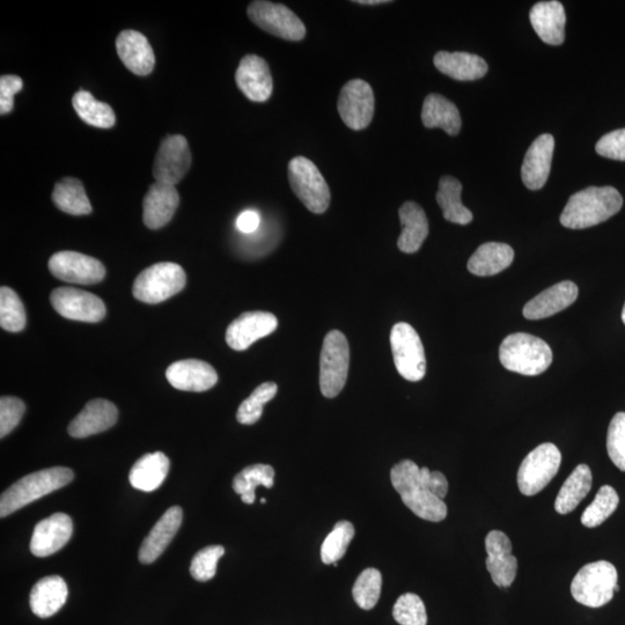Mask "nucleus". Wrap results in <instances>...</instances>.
<instances>
[{
	"label": "nucleus",
	"mask_w": 625,
	"mask_h": 625,
	"mask_svg": "<svg viewBox=\"0 0 625 625\" xmlns=\"http://www.w3.org/2000/svg\"><path fill=\"white\" fill-rule=\"evenodd\" d=\"M393 616L401 625H426L428 615L424 602L414 593H406L397 599L393 608Z\"/></svg>",
	"instance_id": "43"
},
{
	"label": "nucleus",
	"mask_w": 625,
	"mask_h": 625,
	"mask_svg": "<svg viewBox=\"0 0 625 625\" xmlns=\"http://www.w3.org/2000/svg\"><path fill=\"white\" fill-rule=\"evenodd\" d=\"M529 19L539 38L550 46H561L565 40L564 6L557 0L540 2L532 7Z\"/></svg>",
	"instance_id": "26"
},
{
	"label": "nucleus",
	"mask_w": 625,
	"mask_h": 625,
	"mask_svg": "<svg viewBox=\"0 0 625 625\" xmlns=\"http://www.w3.org/2000/svg\"><path fill=\"white\" fill-rule=\"evenodd\" d=\"M53 201L58 209L72 216H86L92 212L83 183L75 178H65L56 183Z\"/></svg>",
	"instance_id": "35"
},
{
	"label": "nucleus",
	"mask_w": 625,
	"mask_h": 625,
	"mask_svg": "<svg viewBox=\"0 0 625 625\" xmlns=\"http://www.w3.org/2000/svg\"><path fill=\"white\" fill-rule=\"evenodd\" d=\"M623 198L613 187H590L570 197L561 215L566 229L585 230L606 222L619 213Z\"/></svg>",
	"instance_id": "1"
},
{
	"label": "nucleus",
	"mask_w": 625,
	"mask_h": 625,
	"mask_svg": "<svg viewBox=\"0 0 625 625\" xmlns=\"http://www.w3.org/2000/svg\"><path fill=\"white\" fill-rule=\"evenodd\" d=\"M555 139L550 134L536 138L529 147L521 167V179L531 190H540L546 185L551 163H553Z\"/></svg>",
	"instance_id": "20"
},
{
	"label": "nucleus",
	"mask_w": 625,
	"mask_h": 625,
	"mask_svg": "<svg viewBox=\"0 0 625 625\" xmlns=\"http://www.w3.org/2000/svg\"><path fill=\"white\" fill-rule=\"evenodd\" d=\"M622 321H623V323L625 325V305L623 307V312H622Z\"/></svg>",
	"instance_id": "54"
},
{
	"label": "nucleus",
	"mask_w": 625,
	"mask_h": 625,
	"mask_svg": "<svg viewBox=\"0 0 625 625\" xmlns=\"http://www.w3.org/2000/svg\"><path fill=\"white\" fill-rule=\"evenodd\" d=\"M593 476L591 468L587 465H579L558 494L555 502V510L560 514H569L577 509L592 489Z\"/></svg>",
	"instance_id": "34"
},
{
	"label": "nucleus",
	"mask_w": 625,
	"mask_h": 625,
	"mask_svg": "<svg viewBox=\"0 0 625 625\" xmlns=\"http://www.w3.org/2000/svg\"><path fill=\"white\" fill-rule=\"evenodd\" d=\"M25 409V403L18 397L3 396L0 399V437L5 438L17 428Z\"/></svg>",
	"instance_id": "47"
},
{
	"label": "nucleus",
	"mask_w": 625,
	"mask_h": 625,
	"mask_svg": "<svg viewBox=\"0 0 625 625\" xmlns=\"http://www.w3.org/2000/svg\"><path fill=\"white\" fill-rule=\"evenodd\" d=\"M69 590L65 580L60 576H50L39 580L32 588L31 608L32 612L48 619L60 612L68 600Z\"/></svg>",
	"instance_id": "29"
},
{
	"label": "nucleus",
	"mask_w": 625,
	"mask_h": 625,
	"mask_svg": "<svg viewBox=\"0 0 625 625\" xmlns=\"http://www.w3.org/2000/svg\"><path fill=\"white\" fill-rule=\"evenodd\" d=\"M0 326L10 333H19L26 327L24 304L18 294L7 286L0 289Z\"/></svg>",
	"instance_id": "39"
},
{
	"label": "nucleus",
	"mask_w": 625,
	"mask_h": 625,
	"mask_svg": "<svg viewBox=\"0 0 625 625\" xmlns=\"http://www.w3.org/2000/svg\"><path fill=\"white\" fill-rule=\"evenodd\" d=\"M72 470L65 467H54L39 470L22 477L12 487L3 492L0 498V517L6 518L44 496L60 490L72 482Z\"/></svg>",
	"instance_id": "3"
},
{
	"label": "nucleus",
	"mask_w": 625,
	"mask_h": 625,
	"mask_svg": "<svg viewBox=\"0 0 625 625\" xmlns=\"http://www.w3.org/2000/svg\"><path fill=\"white\" fill-rule=\"evenodd\" d=\"M190 167L191 152L187 139L181 135L167 136L161 142L154 160V179L175 186L185 178Z\"/></svg>",
	"instance_id": "13"
},
{
	"label": "nucleus",
	"mask_w": 625,
	"mask_h": 625,
	"mask_svg": "<svg viewBox=\"0 0 625 625\" xmlns=\"http://www.w3.org/2000/svg\"><path fill=\"white\" fill-rule=\"evenodd\" d=\"M402 233L397 247L402 253L414 254L421 249L429 235V222L421 205L406 202L399 211Z\"/></svg>",
	"instance_id": "27"
},
{
	"label": "nucleus",
	"mask_w": 625,
	"mask_h": 625,
	"mask_svg": "<svg viewBox=\"0 0 625 625\" xmlns=\"http://www.w3.org/2000/svg\"><path fill=\"white\" fill-rule=\"evenodd\" d=\"M374 108V93L369 83L354 79L343 86L337 109L348 128L358 131L369 127Z\"/></svg>",
	"instance_id": "12"
},
{
	"label": "nucleus",
	"mask_w": 625,
	"mask_h": 625,
	"mask_svg": "<svg viewBox=\"0 0 625 625\" xmlns=\"http://www.w3.org/2000/svg\"><path fill=\"white\" fill-rule=\"evenodd\" d=\"M514 260L511 246L488 242L477 248L468 261V270L475 276L489 277L509 268Z\"/></svg>",
	"instance_id": "31"
},
{
	"label": "nucleus",
	"mask_w": 625,
	"mask_h": 625,
	"mask_svg": "<svg viewBox=\"0 0 625 625\" xmlns=\"http://www.w3.org/2000/svg\"><path fill=\"white\" fill-rule=\"evenodd\" d=\"M354 3L359 4V5L374 6V5H380V4H387L391 2H388V0H357V2H354Z\"/></svg>",
	"instance_id": "53"
},
{
	"label": "nucleus",
	"mask_w": 625,
	"mask_h": 625,
	"mask_svg": "<svg viewBox=\"0 0 625 625\" xmlns=\"http://www.w3.org/2000/svg\"><path fill=\"white\" fill-rule=\"evenodd\" d=\"M355 536V527L350 521L337 522L321 547L323 564L330 565L342 560Z\"/></svg>",
	"instance_id": "38"
},
{
	"label": "nucleus",
	"mask_w": 625,
	"mask_h": 625,
	"mask_svg": "<svg viewBox=\"0 0 625 625\" xmlns=\"http://www.w3.org/2000/svg\"><path fill=\"white\" fill-rule=\"evenodd\" d=\"M277 318L268 312H246L235 319L226 332V343L235 351L247 350L250 345L275 332Z\"/></svg>",
	"instance_id": "16"
},
{
	"label": "nucleus",
	"mask_w": 625,
	"mask_h": 625,
	"mask_svg": "<svg viewBox=\"0 0 625 625\" xmlns=\"http://www.w3.org/2000/svg\"><path fill=\"white\" fill-rule=\"evenodd\" d=\"M499 359L506 370L535 377L549 369L553 351L541 338L517 333L507 336L500 345Z\"/></svg>",
	"instance_id": "4"
},
{
	"label": "nucleus",
	"mask_w": 625,
	"mask_h": 625,
	"mask_svg": "<svg viewBox=\"0 0 625 625\" xmlns=\"http://www.w3.org/2000/svg\"><path fill=\"white\" fill-rule=\"evenodd\" d=\"M166 378L174 388L185 392H207L218 382L213 367L202 360H180L168 367Z\"/></svg>",
	"instance_id": "18"
},
{
	"label": "nucleus",
	"mask_w": 625,
	"mask_h": 625,
	"mask_svg": "<svg viewBox=\"0 0 625 625\" xmlns=\"http://www.w3.org/2000/svg\"><path fill=\"white\" fill-rule=\"evenodd\" d=\"M291 189L300 202L316 215L325 213L330 205V189L319 168L305 157H297L289 164Z\"/></svg>",
	"instance_id": "8"
},
{
	"label": "nucleus",
	"mask_w": 625,
	"mask_h": 625,
	"mask_svg": "<svg viewBox=\"0 0 625 625\" xmlns=\"http://www.w3.org/2000/svg\"><path fill=\"white\" fill-rule=\"evenodd\" d=\"M275 469L269 465H253L245 468L234 477L233 489L241 496L245 504L255 503V489L263 485L268 489L274 487Z\"/></svg>",
	"instance_id": "37"
},
{
	"label": "nucleus",
	"mask_w": 625,
	"mask_h": 625,
	"mask_svg": "<svg viewBox=\"0 0 625 625\" xmlns=\"http://www.w3.org/2000/svg\"><path fill=\"white\" fill-rule=\"evenodd\" d=\"M72 105L80 119L91 127L110 129L116 123L113 108L95 99L90 92L83 90L77 92L73 95Z\"/></svg>",
	"instance_id": "36"
},
{
	"label": "nucleus",
	"mask_w": 625,
	"mask_h": 625,
	"mask_svg": "<svg viewBox=\"0 0 625 625\" xmlns=\"http://www.w3.org/2000/svg\"><path fill=\"white\" fill-rule=\"evenodd\" d=\"M394 489L402 498L404 505L418 518L440 522L447 517V506L426 485L422 468L414 461L403 460L395 465L391 472Z\"/></svg>",
	"instance_id": "2"
},
{
	"label": "nucleus",
	"mask_w": 625,
	"mask_h": 625,
	"mask_svg": "<svg viewBox=\"0 0 625 625\" xmlns=\"http://www.w3.org/2000/svg\"><path fill=\"white\" fill-rule=\"evenodd\" d=\"M601 157L625 161V129H619L605 135L595 146Z\"/></svg>",
	"instance_id": "48"
},
{
	"label": "nucleus",
	"mask_w": 625,
	"mask_h": 625,
	"mask_svg": "<svg viewBox=\"0 0 625 625\" xmlns=\"http://www.w3.org/2000/svg\"><path fill=\"white\" fill-rule=\"evenodd\" d=\"M562 454L551 443L542 444L527 455L518 470V487L522 495L539 494L560 470Z\"/></svg>",
	"instance_id": "9"
},
{
	"label": "nucleus",
	"mask_w": 625,
	"mask_h": 625,
	"mask_svg": "<svg viewBox=\"0 0 625 625\" xmlns=\"http://www.w3.org/2000/svg\"><path fill=\"white\" fill-rule=\"evenodd\" d=\"M462 185L453 176H444L439 181L437 202L447 222L468 225L473 222V213L461 202Z\"/></svg>",
	"instance_id": "33"
},
{
	"label": "nucleus",
	"mask_w": 625,
	"mask_h": 625,
	"mask_svg": "<svg viewBox=\"0 0 625 625\" xmlns=\"http://www.w3.org/2000/svg\"><path fill=\"white\" fill-rule=\"evenodd\" d=\"M350 349L347 337L332 330L323 341L320 356V389L327 399H334L347 384Z\"/></svg>",
	"instance_id": "7"
},
{
	"label": "nucleus",
	"mask_w": 625,
	"mask_h": 625,
	"mask_svg": "<svg viewBox=\"0 0 625 625\" xmlns=\"http://www.w3.org/2000/svg\"><path fill=\"white\" fill-rule=\"evenodd\" d=\"M171 462L163 452L149 453L131 468L129 481L137 490L152 492L166 480Z\"/></svg>",
	"instance_id": "32"
},
{
	"label": "nucleus",
	"mask_w": 625,
	"mask_h": 625,
	"mask_svg": "<svg viewBox=\"0 0 625 625\" xmlns=\"http://www.w3.org/2000/svg\"><path fill=\"white\" fill-rule=\"evenodd\" d=\"M73 524L68 514L56 513L35 526L31 551L36 557H47L61 550L71 539Z\"/></svg>",
	"instance_id": "19"
},
{
	"label": "nucleus",
	"mask_w": 625,
	"mask_h": 625,
	"mask_svg": "<svg viewBox=\"0 0 625 625\" xmlns=\"http://www.w3.org/2000/svg\"><path fill=\"white\" fill-rule=\"evenodd\" d=\"M224 554L225 549L222 546H209L198 551L191 561V576L197 582H209L216 576L218 562Z\"/></svg>",
	"instance_id": "44"
},
{
	"label": "nucleus",
	"mask_w": 625,
	"mask_h": 625,
	"mask_svg": "<svg viewBox=\"0 0 625 625\" xmlns=\"http://www.w3.org/2000/svg\"><path fill=\"white\" fill-rule=\"evenodd\" d=\"M248 17L257 27L271 35L288 41L305 38L306 27L288 6L257 0L248 6Z\"/></svg>",
	"instance_id": "11"
},
{
	"label": "nucleus",
	"mask_w": 625,
	"mask_h": 625,
	"mask_svg": "<svg viewBox=\"0 0 625 625\" xmlns=\"http://www.w3.org/2000/svg\"><path fill=\"white\" fill-rule=\"evenodd\" d=\"M49 270L61 281L93 285L104 281V264L94 257L77 252H60L50 257Z\"/></svg>",
	"instance_id": "14"
},
{
	"label": "nucleus",
	"mask_w": 625,
	"mask_h": 625,
	"mask_svg": "<svg viewBox=\"0 0 625 625\" xmlns=\"http://www.w3.org/2000/svg\"><path fill=\"white\" fill-rule=\"evenodd\" d=\"M261 218L259 213L247 210L241 213L237 219L238 230L245 234H252L259 229Z\"/></svg>",
	"instance_id": "52"
},
{
	"label": "nucleus",
	"mask_w": 625,
	"mask_h": 625,
	"mask_svg": "<svg viewBox=\"0 0 625 625\" xmlns=\"http://www.w3.org/2000/svg\"><path fill=\"white\" fill-rule=\"evenodd\" d=\"M436 68L444 75L459 82H474L488 72V64L479 55L439 51L435 56Z\"/></svg>",
	"instance_id": "28"
},
{
	"label": "nucleus",
	"mask_w": 625,
	"mask_h": 625,
	"mask_svg": "<svg viewBox=\"0 0 625 625\" xmlns=\"http://www.w3.org/2000/svg\"><path fill=\"white\" fill-rule=\"evenodd\" d=\"M187 276L179 264H153L138 275L134 283V297L146 304H159L185 289Z\"/></svg>",
	"instance_id": "6"
},
{
	"label": "nucleus",
	"mask_w": 625,
	"mask_h": 625,
	"mask_svg": "<svg viewBox=\"0 0 625 625\" xmlns=\"http://www.w3.org/2000/svg\"><path fill=\"white\" fill-rule=\"evenodd\" d=\"M24 82L18 76L6 75L0 78V114L6 115L12 112L14 107V95L22 90Z\"/></svg>",
	"instance_id": "49"
},
{
	"label": "nucleus",
	"mask_w": 625,
	"mask_h": 625,
	"mask_svg": "<svg viewBox=\"0 0 625 625\" xmlns=\"http://www.w3.org/2000/svg\"><path fill=\"white\" fill-rule=\"evenodd\" d=\"M485 549L488 557L512 555V543L505 533L492 531L485 538Z\"/></svg>",
	"instance_id": "50"
},
{
	"label": "nucleus",
	"mask_w": 625,
	"mask_h": 625,
	"mask_svg": "<svg viewBox=\"0 0 625 625\" xmlns=\"http://www.w3.org/2000/svg\"><path fill=\"white\" fill-rule=\"evenodd\" d=\"M422 121L425 128H440L450 136H457L462 127L458 107L440 94H430L425 98Z\"/></svg>",
	"instance_id": "30"
},
{
	"label": "nucleus",
	"mask_w": 625,
	"mask_h": 625,
	"mask_svg": "<svg viewBox=\"0 0 625 625\" xmlns=\"http://www.w3.org/2000/svg\"><path fill=\"white\" fill-rule=\"evenodd\" d=\"M391 345L397 372L408 381H421L426 374V358L421 337L406 322L392 329Z\"/></svg>",
	"instance_id": "10"
},
{
	"label": "nucleus",
	"mask_w": 625,
	"mask_h": 625,
	"mask_svg": "<svg viewBox=\"0 0 625 625\" xmlns=\"http://www.w3.org/2000/svg\"><path fill=\"white\" fill-rule=\"evenodd\" d=\"M183 512L180 506L169 507L157 524L146 536L141 549H139V561L143 564L156 562L163 555L169 543L172 542L182 524Z\"/></svg>",
	"instance_id": "25"
},
{
	"label": "nucleus",
	"mask_w": 625,
	"mask_h": 625,
	"mask_svg": "<svg viewBox=\"0 0 625 625\" xmlns=\"http://www.w3.org/2000/svg\"><path fill=\"white\" fill-rule=\"evenodd\" d=\"M620 497L614 488L605 485L595 496L593 503L587 507L582 516V524L587 528H595L604 524L619 506Z\"/></svg>",
	"instance_id": "40"
},
{
	"label": "nucleus",
	"mask_w": 625,
	"mask_h": 625,
	"mask_svg": "<svg viewBox=\"0 0 625 625\" xmlns=\"http://www.w3.org/2000/svg\"><path fill=\"white\" fill-rule=\"evenodd\" d=\"M617 585V570L612 563L599 561L586 564L571 584V594L578 604L600 608L612 601Z\"/></svg>",
	"instance_id": "5"
},
{
	"label": "nucleus",
	"mask_w": 625,
	"mask_h": 625,
	"mask_svg": "<svg viewBox=\"0 0 625 625\" xmlns=\"http://www.w3.org/2000/svg\"><path fill=\"white\" fill-rule=\"evenodd\" d=\"M179 204L180 196L175 186L153 183L143 201L144 224L151 230L161 229L171 222Z\"/></svg>",
	"instance_id": "21"
},
{
	"label": "nucleus",
	"mask_w": 625,
	"mask_h": 625,
	"mask_svg": "<svg viewBox=\"0 0 625 625\" xmlns=\"http://www.w3.org/2000/svg\"><path fill=\"white\" fill-rule=\"evenodd\" d=\"M261 503H262V504H266V503H267V499L262 498V499H261Z\"/></svg>",
	"instance_id": "55"
},
{
	"label": "nucleus",
	"mask_w": 625,
	"mask_h": 625,
	"mask_svg": "<svg viewBox=\"0 0 625 625\" xmlns=\"http://www.w3.org/2000/svg\"><path fill=\"white\" fill-rule=\"evenodd\" d=\"M117 408L107 400H93L88 402L69 425V433L73 438H87L113 428L117 422Z\"/></svg>",
	"instance_id": "23"
},
{
	"label": "nucleus",
	"mask_w": 625,
	"mask_h": 625,
	"mask_svg": "<svg viewBox=\"0 0 625 625\" xmlns=\"http://www.w3.org/2000/svg\"><path fill=\"white\" fill-rule=\"evenodd\" d=\"M382 576L377 569H366L357 578L352 595L356 604L364 609L371 610L377 606L380 599Z\"/></svg>",
	"instance_id": "42"
},
{
	"label": "nucleus",
	"mask_w": 625,
	"mask_h": 625,
	"mask_svg": "<svg viewBox=\"0 0 625 625\" xmlns=\"http://www.w3.org/2000/svg\"><path fill=\"white\" fill-rule=\"evenodd\" d=\"M426 485L433 495L443 500L447 496L448 482L444 474L431 472L429 468H422Z\"/></svg>",
	"instance_id": "51"
},
{
	"label": "nucleus",
	"mask_w": 625,
	"mask_h": 625,
	"mask_svg": "<svg viewBox=\"0 0 625 625\" xmlns=\"http://www.w3.org/2000/svg\"><path fill=\"white\" fill-rule=\"evenodd\" d=\"M578 293V286L575 283L569 281L558 283L528 301L524 307V316L527 320L550 318L575 303Z\"/></svg>",
	"instance_id": "24"
},
{
	"label": "nucleus",
	"mask_w": 625,
	"mask_h": 625,
	"mask_svg": "<svg viewBox=\"0 0 625 625\" xmlns=\"http://www.w3.org/2000/svg\"><path fill=\"white\" fill-rule=\"evenodd\" d=\"M485 565L498 587H510L517 577L518 561L513 555L488 557Z\"/></svg>",
	"instance_id": "46"
},
{
	"label": "nucleus",
	"mask_w": 625,
	"mask_h": 625,
	"mask_svg": "<svg viewBox=\"0 0 625 625\" xmlns=\"http://www.w3.org/2000/svg\"><path fill=\"white\" fill-rule=\"evenodd\" d=\"M607 451L614 465L625 472V413L616 414L609 424Z\"/></svg>",
	"instance_id": "45"
},
{
	"label": "nucleus",
	"mask_w": 625,
	"mask_h": 625,
	"mask_svg": "<svg viewBox=\"0 0 625 625\" xmlns=\"http://www.w3.org/2000/svg\"><path fill=\"white\" fill-rule=\"evenodd\" d=\"M235 83L246 98L254 102L269 100L274 90L269 65L257 55H247L242 58L235 72Z\"/></svg>",
	"instance_id": "17"
},
{
	"label": "nucleus",
	"mask_w": 625,
	"mask_h": 625,
	"mask_svg": "<svg viewBox=\"0 0 625 625\" xmlns=\"http://www.w3.org/2000/svg\"><path fill=\"white\" fill-rule=\"evenodd\" d=\"M51 305L63 318L97 323L104 320L106 306L95 294L73 288L56 289L50 296Z\"/></svg>",
	"instance_id": "15"
},
{
	"label": "nucleus",
	"mask_w": 625,
	"mask_h": 625,
	"mask_svg": "<svg viewBox=\"0 0 625 625\" xmlns=\"http://www.w3.org/2000/svg\"><path fill=\"white\" fill-rule=\"evenodd\" d=\"M277 394V385L266 382L255 389L247 400L241 403L237 419L240 424L253 425L261 418L264 404L268 403Z\"/></svg>",
	"instance_id": "41"
},
{
	"label": "nucleus",
	"mask_w": 625,
	"mask_h": 625,
	"mask_svg": "<svg viewBox=\"0 0 625 625\" xmlns=\"http://www.w3.org/2000/svg\"><path fill=\"white\" fill-rule=\"evenodd\" d=\"M117 54L125 68L137 76H149L156 65V56L146 36L137 31H123L116 39Z\"/></svg>",
	"instance_id": "22"
}]
</instances>
